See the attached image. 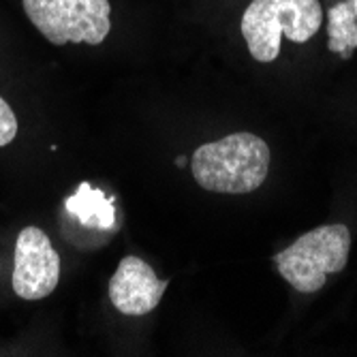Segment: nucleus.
Returning a JSON list of instances; mask_svg holds the SVG:
<instances>
[{
    "label": "nucleus",
    "instance_id": "obj_8",
    "mask_svg": "<svg viewBox=\"0 0 357 357\" xmlns=\"http://www.w3.org/2000/svg\"><path fill=\"white\" fill-rule=\"evenodd\" d=\"M67 210L77 216L79 222L92 227V229H109L114 227V206L103 197L101 190L90 184H79L73 197L67 199Z\"/></svg>",
    "mask_w": 357,
    "mask_h": 357
},
{
    "label": "nucleus",
    "instance_id": "obj_6",
    "mask_svg": "<svg viewBox=\"0 0 357 357\" xmlns=\"http://www.w3.org/2000/svg\"><path fill=\"white\" fill-rule=\"evenodd\" d=\"M167 284V280L156 278L144 259L128 255L109 280V300L126 317H144L158 306Z\"/></svg>",
    "mask_w": 357,
    "mask_h": 357
},
{
    "label": "nucleus",
    "instance_id": "obj_5",
    "mask_svg": "<svg viewBox=\"0 0 357 357\" xmlns=\"http://www.w3.org/2000/svg\"><path fill=\"white\" fill-rule=\"evenodd\" d=\"M60 278V257L39 227H26L15 242L13 291L17 298L35 302L47 298Z\"/></svg>",
    "mask_w": 357,
    "mask_h": 357
},
{
    "label": "nucleus",
    "instance_id": "obj_1",
    "mask_svg": "<svg viewBox=\"0 0 357 357\" xmlns=\"http://www.w3.org/2000/svg\"><path fill=\"white\" fill-rule=\"evenodd\" d=\"M190 172L195 182L206 190L246 195L266 182L270 148L255 133H231L195 150Z\"/></svg>",
    "mask_w": 357,
    "mask_h": 357
},
{
    "label": "nucleus",
    "instance_id": "obj_3",
    "mask_svg": "<svg viewBox=\"0 0 357 357\" xmlns=\"http://www.w3.org/2000/svg\"><path fill=\"white\" fill-rule=\"evenodd\" d=\"M351 234L344 225H321L274 257L280 276L300 294H317L347 268Z\"/></svg>",
    "mask_w": 357,
    "mask_h": 357
},
{
    "label": "nucleus",
    "instance_id": "obj_7",
    "mask_svg": "<svg viewBox=\"0 0 357 357\" xmlns=\"http://www.w3.org/2000/svg\"><path fill=\"white\" fill-rule=\"evenodd\" d=\"M328 47L342 58L357 50V0H342L328 11Z\"/></svg>",
    "mask_w": 357,
    "mask_h": 357
},
{
    "label": "nucleus",
    "instance_id": "obj_2",
    "mask_svg": "<svg viewBox=\"0 0 357 357\" xmlns=\"http://www.w3.org/2000/svg\"><path fill=\"white\" fill-rule=\"evenodd\" d=\"M323 24L319 0H252L242 15V37L257 62H274L280 39L294 43L312 39Z\"/></svg>",
    "mask_w": 357,
    "mask_h": 357
},
{
    "label": "nucleus",
    "instance_id": "obj_4",
    "mask_svg": "<svg viewBox=\"0 0 357 357\" xmlns=\"http://www.w3.org/2000/svg\"><path fill=\"white\" fill-rule=\"evenodd\" d=\"M24 11L52 45H101L112 30L109 0H24Z\"/></svg>",
    "mask_w": 357,
    "mask_h": 357
},
{
    "label": "nucleus",
    "instance_id": "obj_9",
    "mask_svg": "<svg viewBox=\"0 0 357 357\" xmlns=\"http://www.w3.org/2000/svg\"><path fill=\"white\" fill-rule=\"evenodd\" d=\"M17 135V118L9 103L0 96V148L11 144Z\"/></svg>",
    "mask_w": 357,
    "mask_h": 357
}]
</instances>
